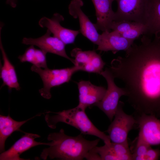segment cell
Instances as JSON below:
<instances>
[{
	"mask_svg": "<svg viewBox=\"0 0 160 160\" xmlns=\"http://www.w3.org/2000/svg\"><path fill=\"white\" fill-rule=\"evenodd\" d=\"M123 82L128 102L138 115H154L160 105V39L144 35L109 68Z\"/></svg>",
	"mask_w": 160,
	"mask_h": 160,
	"instance_id": "6da1fadb",
	"label": "cell"
},
{
	"mask_svg": "<svg viewBox=\"0 0 160 160\" xmlns=\"http://www.w3.org/2000/svg\"><path fill=\"white\" fill-rule=\"evenodd\" d=\"M48 148L43 149L41 158L46 160L56 159L63 160H81L97 146L100 138L93 140L85 139L82 134L72 137L66 135L61 129L59 132L50 133L48 136Z\"/></svg>",
	"mask_w": 160,
	"mask_h": 160,
	"instance_id": "7a4b0ae2",
	"label": "cell"
},
{
	"mask_svg": "<svg viewBox=\"0 0 160 160\" xmlns=\"http://www.w3.org/2000/svg\"><path fill=\"white\" fill-rule=\"evenodd\" d=\"M85 109L78 105L76 107L57 112L53 115L47 113L45 120L49 127L55 129L57 124L62 122L79 130L82 134L95 136L102 140L105 144L109 145L111 141L108 135L97 129L87 115Z\"/></svg>",
	"mask_w": 160,
	"mask_h": 160,
	"instance_id": "3957f363",
	"label": "cell"
},
{
	"mask_svg": "<svg viewBox=\"0 0 160 160\" xmlns=\"http://www.w3.org/2000/svg\"><path fill=\"white\" fill-rule=\"evenodd\" d=\"M31 70L38 74L41 79L43 87L39 92L43 97L47 99L51 97L50 90L52 88L68 82L73 75L79 71L78 68L75 65L60 69H52L47 68L43 69L33 65Z\"/></svg>",
	"mask_w": 160,
	"mask_h": 160,
	"instance_id": "277c9868",
	"label": "cell"
},
{
	"mask_svg": "<svg viewBox=\"0 0 160 160\" xmlns=\"http://www.w3.org/2000/svg\"><path fill=\"white\" fill-rule=\"evenodd\" d=\"M100 74L105 79L108 87L103 99L94 106L98 107L110 121H112L117 110L119 100L122 96H126V92L124 88L119 87L116 84L115 78L109 68H106Z\"/></svg>",
	"mask_w": 160,
	"mask_h": 160,
	"instance_id": "5b68a950",
	"label": "cell"
},
{
	"mask_svg": "<svg viewBox=\"0 0 160 160\" xmlns=\"http://www.w3.org/2000/svg\"><path fill=\"white\" fill-rule=\"evenodd\" d=\"M123 105V103L119 101L114 119L106 131L112 143H128L129 132L137 124L136 119L124 112Z\"/></svg>",
	"mask_w": 160,
	"mask_h": 160,
	"instance_id": "8992f818",
	"label": "cell"
},
{
	"mask_svg": "<svg viewBox=\"0 0 160 160\" xmlns=\"http://www.w3.org/2000/svg\"><path fill=\"white\" fill-rule=\"evenodd\" d=\"M117 9L114 21H134L145 24L149 0H116Z\"/></svg>",
	"mask_w": 160,
	"mask_h": 160,
	"instance_id": "52a82bcc",
	"label": "cell"
},
{
	"mask_svg": "<svg viewBox=\"0 0 160 160\" xmlns=\"http://www.w3.org/2000/svg\"><path fill=\"white\" fill-rule=\"evenodd\" d=\"M51 33L47 29L44 35L38 38H23L22 43L25 45L36 46L46 54L49 52L58 55L68 59L74 64V59L70 58L66 54L65 44L57 38L51 36Z\"/></svg>",
	"mask_w": 160,
	"mask_h": 160,
	"instance_id": "ba28073f",
	"label": "cell"
},
{
	"mask_svg": "<svg viewBox=\"0 0 160 160\" xmlns=\"http://www.w3.org/2000/svg\"><path fill=\"white\" fill-rule=\"evenodd\" d=\"M138 135L150 145L160 144V120L155 116L138 115L136 119Z\"/></svg>",
	"mask_w": 160,
	"mask_h": 160,
	"instance_id": "9c48e42d",
	"label": "cell"
},
{
	"mask_svg": "<svg viewBox=\"0 0 160 160\" xmlns=\"http://www.w3.org/2000/svg\"><path fill=\"white\" fill-rule=\"evenodd\" d=\"M84 3L81 0H72L68 6L70 14L78 18L80 25V31L85 37L94 44L98 45L100 35L95 24L90 20L81 9Z\"/></svg>",
	"mask_w": 160,
	"mask_h": 160,
	"instance_id": "30bf717a",
	"label": "cell"
},
{
	"mask_svg": "<svg viewBox=\"0 0 160 160\" xmlns=\"http://www.w3.org/2000/svg\"><path fill=\"white\" fill-rule=\"evenodd\" d=\"M64 20L62 15L56 13L51 18L45 17H42L39 22V24L42 28H47L53 36L59 39L65 45L73 43L80 32V31L72 30L62 26L60 22Z\"/></svg>",
	"mask_w": 160,
	"mask_h": 160,
	"instance_id": "8fae6325",
	"label": "cell"
},
{
	"mask_svg": "<svg viewBox=\"0 0 160 160\" xmlns=\"http://www.w3.org/2000/svg\"><path fill=\"white\" fill-rule=\"evenodd\" d=\"M39 135L30 133L25 132L24 135L17 140L6 151L0 155V160H27L20 157L23 152L31 148L40 145H48L49 143L38 142L35 140Z\"/></svg>",
	"mask_w": 160,
	"mask_h": 160,
	"instance_id": "7c38bea8",
	"label": "cell"
},
{
	"mask_svg": "<svg viewBox=\"0 0 160 160\" xmlns=\"http://www.w3.org/2000/svg\"><path fill=\"white\" fill-rule=\"evenodd\" d=\"M77 84L79 91L78 105L85 109L100 101L106 91L105 87L94 85L89 81L82 80Z\"/></svg>",
	"mask_w": 160,
	"mask_h": 160,
	"instance_id": "4fadbf2b",
	"label": "cell"
},
{
	"mask_svg": "<svg viewBox=\"0 0 160 160\" xmlns=\"http://www.w3.org/2000/svg\"><path fill=\"white\" fill-rule=\"evenodd\" d=\"M134 41L129 40L116 32L103 31L100 34L97 50L112 51L116 52L120 51H126L131 47Z\"/></svg>",
	"mask_w": 160,
	"mask_h": 160,
	"instance_id": "5bb4252c",
	"label": "cell"
},
{
	"mask_svg": "<svg viewBox=\"0 0 160 160\" xmlns=\"http://www.w3.org/2000/svg\"><path fill=\"white\" fill-rule=\"evenodd\" d=\"M114 0H91L96 11L97 21L94 24L97 30L110 31L115 14L112 7Z\"/></svg>",
	"mask_w": 160,
	"mask_h": 160,
	"instance_id": "9a60e30c",
	"label": "cell"
},
{
	"mask_svg": "<svg viewBox=\"0 0 160 160\" xmlns=\"http://www.w3.org/2000/svg\"><path fill=\"white\" fill-rule=\"evenodd\" d=\"M0 28V49L3 60V65L0 68V78L3 82L1 87L6 86L10 90L14 88L19 90L20 87L15 68L8 59L2 45L1 37L2 26Z\"/></svg>",
	"mask_w": 160,
	"mask_h": 160,
	"instance_id": "2e32d148",
	"label": "cell"
},
{
	"mask_svg": "<svg viewBox=\"0 0 160 160\" xmlns=\"http://www.w3.org/2000/svg\"><path fill=\"white\" fill-rule=\"evenodd\" d=\"M144 34L160 39V0H149L146 17Z\"/></svg>",
	"mask_w": 160,
	"mask_h": 160,
	"instance_id": "e0dca14e",
	"label": "cell"
},
{
	"mask_svg": "<svg viewBox=\"0 0 160 160\" xmlns=\"http://www.w3.org/2000/svg\"><path fill=\"white\" fill-rule=\"evenodd\" d=\"M32 118L18 121L12 118L9 115H0V152L5 151V143L7 138L15 131H22L21 126Z\"/></svg>",
	"mask_w": 160,
	"mask_h": 160,
	"instance_id": "ac0fdd59",
	"label": "cell"
},
{
	"mask_svg": "<svg viewBox=\"0 0 160 160\" xmlns=\"http://www.w3.org/2000/svg\"><path fill=\"white\" fill-rule=\"evenodd\" d=\"M46 54L41 49H36L31 45L25 50L23 54L19 55L18 59L22 63L28 62L37 67L47 68Z\"/></svg>",
	"mask_w": 160,
	"mask_h": 160,
	"instance_id": "d6986e66",
	"label": "cell"
},
{
	"mask_svg": "<svg viewBox=\"0 0 160 160\" xmlns=\"http://www.w3.org/2000/svg\"><path fill=\"white\" fill-rule=\"evenodd\" d=\"M94 51H83L79 48L73 49L71 52V56L74 58V65L79 71H83L85 66L89 62Z\"/></svg>",
	"mask_w": 160,
	"mask_h": 160,
	"instance_id": "ffe728a7",
	"label": "cell"
},
{
	"mask_svg": "<svg viewBox=\"0 0 160 160\" xmlns=\"http://www.w3.org/2000/svg\"><path fill=\"white\" fill-rule=\"evenodd\" d=\"M113 153L117 160H132L128 143L111 142L108 145Z\"/></svg>",
	"mask_w": 160,
	"mask_h": 160,
	"instance_id": "44dd1931",
	"label": "cell"
},
{
	"mask_svg": "<svg viewBox=\"0 0 160 160\" xmlns=\"http://www.w3.org/2000/svg\"><path fill=\"white\" fill-rule=\"evenodd\" d=\"M105 65L101 56L94 51L91 59L83 71L100 74Z\"/></svg>",
	"mask_w": 160,
	"mask_h": 160,
	"instance_id": "7402d4cb",
	"label": "cell"
},
{
	"mask_svg": "<svg viewBox=\"0 0 160 160\" xmlns=\"http://www.w3.org/2000/svg\"><path fill=\"white\" fill-rule=\"evenodd\" d=\"M151 146L138 136L135 147L132 153V160H144L149 148Z\"/></svg>",
	"mask_w": 160,
	"mask_h": 160,
	"instance_id": "603a6c76",
	"label": "cell"
},
{
	"mask_svg": "<svg viewBox=\"0 0 160 160\" xmlns=\"http://www.w3.org/2000/svg\"><path fill=\"white\" fill-rule=\"evenodd\" d=\"M142 23L134 21H113L111 27V30L119 33L127 31L131 29Z\"/></svg>",
	"mask_w": 160,
	"mask_h": 160,
	"instance_id": "cb8c5ba5",
	"label": "cell"
},
{
	"mask_svg": "<svg viewBox=\"0 0 160 160\" xmlns=\"http://www.w3.org/2000/svg\"><path fill=\"white\" fill-rule=\"evenodd\" d=\"M146 30V25L145 24H141L127 31L119 34L127 39L134 41L141 35L144 34Z\"/></svg>",
	"mask_w": 160,
	"mask_h": 160,
	"instance_id": "d4e9b609",
	"label": "cell"
},
{
	"mask_svg": "<svg viewBox=\"0 0 160 160\" xmlns=\"http://www.w3.org/2000/svg\"><path fill=\"white\" fill-rule=\"evenodd\" d=\"M160 155V151L159 150L153 149L151 146L148 149L144 160H158Z\"/></svg>",
	"mask_w": 160,
	"mask_h": 160,
	"instance_id": "484cf974",
	"label": "cell"
},
{
	"mask_svg": "<svg viewBox=\"0 0 160 160\" xmlns=\"http://www.w3.org/2000/svg\"><path fill=\"white\" fill-rule=\"evenodd\" d=\"M17 0H6V3L12 8H15L17 5Z\"/></svg>",
	"mask_w": 160,
	"mask_h": 160,
	"instance_id": "4316f807",
	"label": "cell"
}]
</instances>
